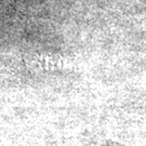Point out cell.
Here are the masks:
<instances>
[{
  "instance_id": "1",
  "label": "cell",
  "mask_w": 146,
  "mask_h": 146,
  "mask_svg": "<svg viewBox=\"0 0 146 146\" xmlns=\"http://www.w3.org/2000/svg\"><path fill=\"white\" fill-rule=\"evenodd\" d=\"M143 26H144V28L146 29V19L144 20V21H143Z\"/></svg>"
}]
</instances>
